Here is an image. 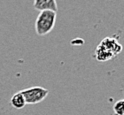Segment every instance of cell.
<instances>
[{
  "mask_svg": "<svg viewBox=\"0 0 124 115\" xmlns=\"http://www.w3.org/2000/svg\"><path fill=\"white\" fill-rule=\"evenodd\" d=\"M57 12L52 10L41 11L36 20V32L38 36H45L52 32L55 26Z\"/></svg>",
  "mask_w": 124,
  "mask_h": 115,
  "instance_id": "cell-1",
  "label": "cell"
},
{
  "mask_svg": "<svg viewBox=\"0 0 124 115\" xmlns=\"http://www.w3.org/2000/svg\"><path fill=\"white\" fill-rule=\"evenodd\" d=\"M24 97L26 103L29 105H36L46 98L49 90L43 87H30L20 91Z\"/></svg>",
  "mask_w": 124,
  "mask_h": 115,
  "instance_id": "cell-2",
  "label": "cell"
},
{
  "mask_svg": "<svg viewBox=\"0 0 124 115\" xmlns=\"http://www.w3.org/2000/svg\"><path fill=\"white\" fill-rule=\"evenodd\" d=\"M100 46H102L104 49L108 51L110 53L114 55V57L117 54H119L122 51V45L117 42V40L114 38H105L103 41L101 42Z\"/></svg>",
  "mask_w": 124,
  "mask_h": 115,
  "instance_id": "cell-3",
  "label": "cell"
},
{
  "mask_svg": "<svg viewBox=\"0 0 124 115\" xmlns=\"http://www.w3.org/2000/svg\"><path fill=\"white\" fill-rule=\"evenodd\" d=\"M34 8L38 11L52 10L58 11V5L56 0H34Z\"/></svg>",
  "mask_w": 124,
  "mask_h": 115,
  "instance_id": "cell-4",
  "label": "cell"
},
{
  "mask_svg": "<svg viewBox=\"0 0 124 115\" xmlns=\"http://www.w3.org/2000/svg\"><path fill=\"white\" fill-rule=\"evenodd\" d=\"M10 102L13 108H15V109H22L27 105L26 100H25V98H24V97L22 96L21 92L15 93L13 95L12 98H11Z\"/></svg>",
  "mask_w": 124,
  "mask_h": 115,
  "instance_id": "cell-5",
  "label": "cell"
},
{
  "mask_svg": "<svg viewBox=\"0 0 124 115\" xmlns=\"http://www.w3.org/2000/svg\"><path fill=\"white\" fill-rule=\"evenodd\" d=\"M95 57L98 61H106L108 59H113L114 55L112 53H110L108 51H106V49H104L102 46L98 45V47L96 50Z\"/></svg>",
  "mask_w": 124,
  "mask_h": 115,
  "instance_id": "cell-6",
  "label": "cell"
},
{
  "mask_svg": "<svg viewBox=\"0 0 124 115\" xmlns=\"http://www.w3.org/2000/svg\"><path fill=\"white\" fill-rule=\"evenodd\" d=\"M113 109L116 115H124V99L118 100L114 103Z\"/></svg>",
  "mask_w": 124,
  "mask_h": 115,
  "instance_id": "cell-7",
  "label": "cell"
}]
</instances>
